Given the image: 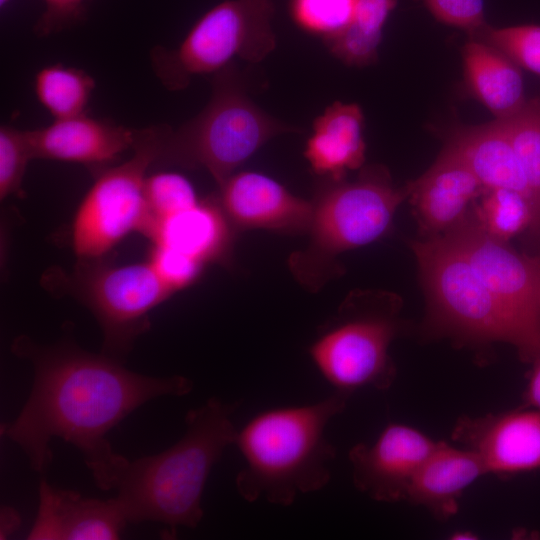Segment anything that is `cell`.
Here are the masks:
<instances>
[{
  "mask_svg": "<svg viewBox=\"0 0 540 540\" xmlns=\"http://www.w3.org/2000/svg\"><path fill=\"white\" fill-rule=\"evenodd\" d=\"M272 0H226L207 11L172 50L155 47L151 64L161 83L178 91L192 77L217 73L235 58L263 60L276 45Z\"/></svg>",
  "mask_w": 540,
  "mask_h": 540,
  "instance_id": "7",
  "label": "cell"
},
{
  "mask_svg": "<svg viewBox=\"0 0 540 540\" xmlns=\"http://www.w3.org/2000/svg\"><path fill=\"white\" fill-rule=\"evenodd\" d=\"M45 8L35 24L38 36L57 33L78 21L84 11L85 0H43Z\"/></svg>",
  "mask_w": 540,
  "mask_h": 540,
  "instance_id": "33",
  "label": "cell"
},
{
  "mask_svg": "<svg viewBox=\"0 0 540 540\" xmlns=\"http://www.w3.org/2000/svg\"><path fill=\"white\" fill-rule=\"evenodd\" d=\"M42 286L54 295H67L91 311L103 333V352L119 361L135 340L150 328L149 314L174 292L151 263L112 266L103 259L77 260L70 270L47 269Z\"/></svg>",
  "mask_w": 540,
  "mask_h": 540,
  "instance_id": "6",
  "label": "cell"
},
{
  "mask_svg": "<svg viewBox=\"0 0 540 540\" xmlns=\"http://www.w3.org/2000/svg\"><path fill=\"white\" fill-rule=\"evenodd\" d=\"M465 84L495 119L507 118L526 103L520 67L492 45L470 38L463 47Z\"/></svg>",
  "mask_w": 540,
  "mask_h": 540,
  "instance_id": "22",
  "label": "cell"
},
{
  "mask_svg": "<svg viewBox=\"0 0 540 540\" xmlns=\"http://www.w3.org/2000/svg\"><path fill=\"white\" fill-rule=\"evenodd\" d=\"M127 522L114 498L83 497L53 487L44 479L39 487L38 513L27 539L113 540L119 538Z\"/></svg>",
  "mask_w": 540,
  "mask_h": 540,
  "instance_id": "16",
  "label": "cell"
},
{
  "mask_svg": "<svg viewBox=\"0 0 540 540\" xmlns=\"http://www.w3.org/2000/svg\"><path fill=\"white\" fill-rule=\"evenodd\" d=\"M439 441L402 423H390L372 444L349 451L355 487L380 502L406 500L409 485Z\"/></svg>",
  "mask_w": 540,
  "mask_h": 540,
  "instance_id": "12",
  "label": "cell"
},
{
  "mask_svg": "<svg viewBox=\"0 0 540 540\" xmlns=\"http://www.w3.org/2000/svg\"><path fill=\"white\" fill-rule=\"evenodd\" d=\"M21 523L20 516L16 510L11 507L4 506L1 509V525L0 538L6 539L19 527Z\"/></svg>",
  "mask_w": 540,
  "mask_h": 540,
  "instance_id": "35",
  "label": "cell"
},
{
  "mask_svg": "<svg viewBox=\"0 0 540 540\" xmlns=\"http://www.w3.org/2000/svg\"><path fill=\"white\" fill-rule=\"evenodd\" d=\"M9 2H10V0H0L1 9L5 8L8 5Z\"/></svg>",
  "mask_w": 540,
  "mask_h": 540,
  "instance_id": "37",
  "label": "cell"
},
{
  "mask_svg": "<svg viewBox=\"0 0 540 540\" xmlns=\"http://www.w3.org/2000/svg\"><path fill=\"white\" fill-rule=\"evenodd\" d=\"M236 407L210 398L187 413L185 433L174 445L128 462L114 497L128 522L154 521L172 529L200 523L207 478L225 449L234 445Z\"/></svg>",
  "mask_w": 540,
  "mask_h": 540,
  "instance_id": "3",
  "label": "cell"
},
{
  "mask_svg": "<svg viewBox=\"0 0 540 540\" xmlns=\"http://www.w3.org/2000/svg\"><path fill=\"white\" fill-rule=\"evenodd\" d=\"M401 327L387 301L350 297L319 328L308 353L336 391L351 395L365 387L386 390L396 375L389 347Z\"/></svg>",
  "mask_w": 540,
  "mask_h": 540,
  "instance_id": "8",
  "label": "cell"
},
{
  "mask_svg": "<svg viewBox=\"0 0 540 540\" xmlns=\"http://www.w3.org/2000/svg\"><path fill=\"white\" fill-rule=\"evenodd\" d=\"M12 351L32 364L34 382L20 414L2 425L1 433L20 446L36 472L51 463L53 437L71 443L102 490L116 487L129 462L113 451L108 432L145 402L183 396L193 388L184 376L153 377L130 371L122 361L86 351L69 338L40 345L20 335Z\"/></svg>",
  "mask_w": 540,
  "mask_h": 540,
  "instance_id": "1",
  "label": "cell"
},
{
  "mask_svg": "<svg viewBox=\"0 0 540 540\" xmlns=\"http://www.w3.org/2000/svg\"><path fill=\"white\" fill-rule=\"evenodd\" d=\"M484 474L475 452L439 441L415 473L406 500L425 507L439 520H447L457 513L464 490Z\"/></svg>",
  "mask_w": 540,
  "mask_h": 540,
  "instance_id": "19",
  "label": "cell"
},
{
  "mask_svg": "<svg viewBox=\"0 0 540 540\" xmlns=\"http://www.w3.org/2000/svg\"><path fill=\"white\" fill-rule=\"evenodd\" d=\"M229 68L216 73L211 99L197 116L177 129L161 126L157 160L204 168L218 186L268 140L296 131L255 105Z\"/></svg>",
  "mask_w": 540,
  "mask_h": 540,
  "instance_id": "5",
  "label": "cell"
},
{
  "mask_svg": "<svg viewBox=\"0 0 540 540\" xmlns=\"http://www.w3.org/2000/svg\"><path fill=\"white\" fill-rule=\"evenodd\" d=\"M234 230L218 198L210 197L150 223L142 234L152 245L175 249L206 265L229 261Z\"/></svg>",
  "mask_w": 540,
  "mask_h": 540,
  "instance_id": "18",
  "label": "cell"
},
{
  "mask_svg": "<svg viewBox=\"0 0 540 540\" xmlns=\"http://www.w3.org/2000/svg\"><path fill=\"white\" fill-rule=\"evenodd\" d=\"M452 438L477 454L486 473L512 476L540 469V411L530 407L461 417Z\"/></svg>",
  "mask_w": 540,
  "mask_h": 540,
  "instance_id": "13",
  "label": "cell"
},
{
  "mask_svg": "<svg viewBox=\"0 0 540 540\" xmlns=\"http://www.w3.org/2000/svg\"><path fill=\"white\" fill-rule=\"evenodd\" d=\"M497 48L520 68L540 75V26L520 25L494 28L488 24L475 36Z\"/></svg>",
  "mask_w": 540,
  "mask_h": 540,
  "instance_id": "29",
  "label": "cell"
},
{
  "mask_svg": "<svg viewBox=\"0 0 540 540\" xmlns=\"http://www.w3.org/2000/svg\"><path fill=\"white\" fill-rule=\"evenodd\" d=\"M531 363L532 369L523 393L521 406L540 411V353Z\"/></svg>",
  "mask_w": 540,
  "mask_h": 540,
  "instance_id": "34",
  "label": "cell"
},
{
  "mask_svg": "<svg viewBox=\"0 0 540 540\" xmlns=\"http://www.w3.org/2000/svg\"><path fill=\"white\" fill-rule=\"evenodd\" d=\"M496 120L508 135L527 178L535 205L530 233L540 240V98L527 100L513 115Z\"/></svg>",
  "mask_w": 540,
  "mask_h": 540,
  "instance_id": "25",
  "label": "cell"
},
{
  "mask_svg": "<svg viewBox=\"0 0 540 540\" xmlns=\"http://www.w3.org/2000/svg\"><path fill=\"white\" fill-rule=\"evenodd\" d=\"M412 247L436 332L471 343L514 345L513 330L500 304L459 247L443 235L414 242Z\"/></svg>",
  "mask_w": 540,
  "mask_h": 540,
  "instance_id": "9",
  "label": "cell"
},
{
  "mask_svg": "<svg viewBox=\"0 0 540 540\" xmlns=\"http://www.w3.org/2000/svg\"><path fill=\"white\" fill-rule=\"evenodd\" d=\"M160 134L161 126L138 129L133 156L99 170L72 221L77 260L103 259L128 234L141 233L147 215L144 184L159 157Z\"/></svg>",
  "mask_w": 540,
  "mask_h": 540,
  "instance_id": "10",
  "label": "cell"
},
{
  "mask_svg": "<svg viewBox=\"0 0 540 540\" xmlns=\"http://www.w3.org/2000/svg\"><path fill=\"white\" fill-rule=\"evenodd\" d=\"M94 88L90 74L61 63L42 67L34 78L35 95L54 120L84 114Z\"/></svg>",
  "mask_w": 540,
  "mask_h": 540,
  "instance_id": "24",
  "label": "cell"
},
{
  "mask_svg": "<svg viewBox=\"0 0 540 540\" xmlns=\"http://www.w3.org/2000/svg\"><path fill=\"white\" fill-rule=\"evenodd\" d=\"M447 143L463 157L484 189L506 188L522 193L531 201L535 217L534 199L524 170L498 120L456 129Z\"/></svg>",
  "mask_w": 540,
  "mask_h": 540,
  "instance_id": "21",
  "label": "cell"
},
{
  "mask_svg": "<svg viewBox=\"0 0 540 540\" xmlns=\"http://www.w3.org/2000/svg\"><path fill=\"white\" fill-rule=\"evenodd\" d=\"M441 22L464 29L475 36L487 24L483 0H422Z\"/></svg>",
  "mask_w": 540,
  "mask_h": 540,
  "instance_id": "32",
  "label": "cell"
},
{
  "mask_svg": "<svg viewBox=\"0 0 540 540\" xmlns=\"http://www.w3.org/2000/svg\"><path fill=\"white\" fill-rule=\"evenodd\" d=\"M476 536L475 534H473L472 532H468V531H460V532H456L452 535V539H474V538H477V537H474Z\"/></svg>",
  "mask_w": 540,
  "mask_h": 540,
  "instance_id": "36",
  "label": "cell"
},
{
  "mask_svg": "<svg viewBox=\"0 0 540 540\" xmlns=\"http://www.w3.org/2000/svg\"><path fill=\"white\" fill-rule=\"evenodd\" d=\"M349 396L335 390L314 403L267 409L237 430L234 445L244 461L235 480L239 495L289 506L298 495L323 489L336 456L326 428Z\"/></svg>",
  "mask_w": 540,
  "mask_h": 540,
  "instance_id": "2",
  "label": "cell"
},
{
  "mask_svg": "<svg viewBox=\"0 0 540 540\" xmlns=\"http://www.w3.org/2000/svg\"><path fill=\"white\" fill-rule=\"evenodd\" d=\"M364 116L358 104L334 102L313 122L304 156L312 171L327 180H343L365 161Z\"/></svg>",
  "mask_w": 540,
  "mask_h": 540,
  "instance_id": "20",
  "label": "cell"
},
{
  "mask_svg": "<svg viewBox=\"0 0 540 540\" xmlns=\"http://www.w3.org/2000/svg\"><path fill=\"white\" fill-rule=\"evenodd\" d=\"M32 155L26 130L13 126L0 127V198L23 197V178Z\"/></svg>",
  "mask_w": 540,
  "mask_h": 540,
  "instance_id": "30",
  "label": "cell"
},
{
  "mask_svg": "<svg viewBox=\"0 0 540 540\" xmlns=\"http://www.w3.org/2000/svg\"><path fill=\"white\" fill-rule=\"evenodd\" d=\"M26 134L33 159L77 163L99 171L133 149L138 129L84 113L26 130Z\"/></svg>",
  "mask_w": 540,
  "mask_h": 540,
  "instance_id": "15",
  "label": "cell"
},
{
  "mask_svg": "<svg viewBox=\"0 0 540 540\" xmlns=\"http://www.w3.org/2000/svg\"><path fill=\"white\" fill-rule=\"evenodd\" d=\"M356 0H292L295 22L304 30L330 39L352 21Z\"/></svg>",
  "mask_w": 540,
  "mask_h": 540,
  "instance_id": "28",
  "label": "cell"
},
{
  "mask_svg": "<svg viewBox=\"0 0 540 540\" xmlns=\"http://www.w3.org/2000/svg\"><path fill=\"white\" fill-rule=\"evenodd\" d=\"M409 185L419 222L431 237L460 222L471 202L485 190L467 162L448 143L431 167Z\"/></svg>",
  "mask_w": 540,
  "mask_h": 540,
  "instance_id": "17",
  "label": "cell"
},
{
  "mask_svg": "<svg viewBox=\"0 0 540 540\" xmlns=\"http://www.w3.org/2000/svg\"><path fill=\"white\" fill-rule=\"evenodd\" d=\"M409 195V183L396 187L382 166L363 168L353 181L328 180L312 201L306 246L288 259L294 278L318 292L340 274L337 256L381 238Z\"/></svg>",
  "mask_w": 540,
  "mask_h": 540,
  "instance_id": "4",
  "label": "cell"
},
{
  "mask_svg": "<svg viewBox=\"0 0 540 540\" xmlns=\"http://www.w3.org/2000/svg\"><path fill=\"white\" fill-rule=\"evenodd\" d=\"M147 260L174 293L192 285L205 266L187 254L159 245H152Z\"/></svg>",
  "mask_w": 540,
  "mask_h": 540,
  "instance_id": "31",
  "label": "cell"
},
{
  "mask_svg": "<svg viewBox=\"0 0 540 540\" xmlns=\"http://www.w3.org/2000/svg\"><path fill=\"white\" fill-rule=\"evenodd\" d=\"M218 201L235 229L307 232L312 201L293 195L262 173H233L219 186Z\"/></svg>",
  "mask_w": 540,
  "mask_h": 540,
  "instance_id": "14",
  "label": "cell"
},
{
  "mask_svg": "<svg viewBox=\"0 0 540 540\" xmlns=\"http://www.w3.org/2000/svg\"><path fill=\"white\" fill-rule=\"evenodd\" d=\"M441 235L460 248L497 299L520 360L531 363L540 353V253L516 251L469 213Z\"/></svg>",
  "mask_w": 540,
  "mask_h": 540,
  "instance_id": "11",
  "label": "cell"
},
{
  "mask_svg": "<svg viewBox=\"0 0 540 540\" xmlns=\"http://www.w3.org/2000/svg\"><path fill=\"white\" fill-rule=\"evenodd\" d=\"M144 196L147 215L141 233L150 223L187 209L200 200L185 176L164 171L147 175Z\"/></svg>",
  "mask_w": 540,
  "mask_h": 540,
  "instance_id": "27",
  "label": "cell"
},
{
  "mask_svg": "<svg viewBox=\"0 0 540 540\" xmlns=\"http://www.w3.org/2000/svg\"><path fill=\"white\" fill-rule=\"evenodd\" d=\"M396 0H356L351 23L325 40L332 54L352 66H366L377 59L382 30Z\"/></svg>",
  "mask_w": 540,
  "mask_h": 540,
  "instance_id": "23",
  "label": "cell"
},
{
  "mask_svg": "<svg viewBox=\"0 0 540 540\" xmlns=\"http://www.w3.org/2000/svg\"><path fill=\"white\" fill-rule=\"evenodd\" d=\"M475 217L493 237L507 241L524 230L531 229L534 210L522 193L506 189H485Z\"/></svg>",
  "mask_w": 540,
  "mask_h": 540,
  "instance_id": "26",
  "label": "cell"
}]
</instances>
